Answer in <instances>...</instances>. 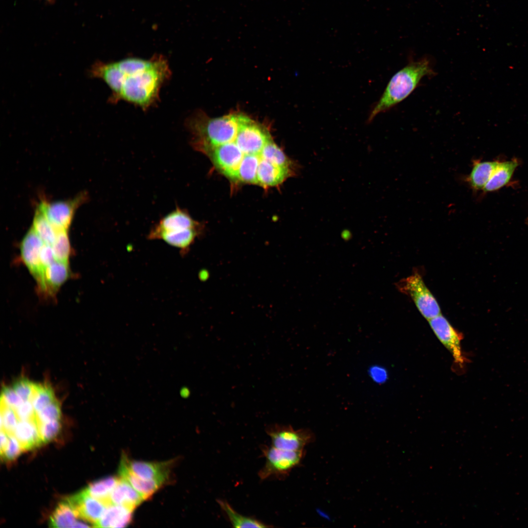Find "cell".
Masks as SVG:
<instances>
[{"mask_svg":"<svg viewBox=\"0 0 528 528\" xmlns=\"http://www.w3.org/2000/svg\"><path fill=\"white\" fill-rule=\"evenodd\" d=\"M171 74L167 59L160 54L149 59L132 57L113 62L97 61L88 71L89 77L101 79L109 86L111 91L110 103L124 101L144 111L159 101L160 89Z\"/></svg>","mask_w":528,"mask_h":528,"instance_id":"obj_1","label":"cell"},{"mask_svg":"<svg viewBox=\"0 0 528 528\" xmlns=\"http://www.w3.org/2000/svg\"><path fill=\"white\" fill-rule=\"evenodd\" d=\"M241 115L230 113L212 118L200 111L193 113L185 121V126L191 134L192 146L204 154L212 147L234 140Z\"/></svg>","mask_w":528,"mask_h":528,"instance_id":"obj_2","label":"cell"},{"mask_svg":"<svg viewBox=\"0 0 528 528\" xmlns=\"http://www.w3.org/2000/svg\"><path fill=\"white\" fill-rule=\"evenodd\" d=\"M434 74L428 58L411 61L391 78L383 94L370 113L368 122H371L377 115L388 110L406 98L423 77Z\"/></svg>","mask_w":528,"mask_h":528,"instance_id":"obj_3","label":"cell"},{"mask_svg":"<svg viewBox=\"0 0 528 528\" xmlns=\"http://www.w3.org/2000/svg\"><path fill=\"white\" fill-rule=\"evenodd\" d=\"M261 450L265 462L258 472L262 480L275 478L283 479L299 465L306 454L305 450L289 451L272 445H263Z\"/></svg>","mask_w":528,"mask_h":528,"instance_id":"obj_4","label":"cell"},{"mask_svg":"<svg viewBox=\"0 0 528 528\" xmlns=\"http://www.w3.org/2000/svg\"><path fill=\"white\" fill-rule=\"evenodd\" d=\"M396 286L400 292L412 299L427 320L441 314L439 304L418 273L402 279L396 284Z\"/></svg>","mask_w":528,"mask_h":528,"instance_id":"obj_5","label":"cell"},{"mask_svg":"<svg viewBox=\"0 0 528 528\" xmlns=\"http://www.w3.org/2000/svg\"><path fill=\"white\" fill-rule=\"evenodd\" d=\"M87 196L82 193L72 199L49 202L42 200L38 208L57 230H67L78 207L85 202Z\"/></svg>","mask_w":528,"mask_h":528,"instance_id":"obj_6","label":"cell"},{"mask_svg":"<svg viewBox=\"0 0 528 528\" xmlns=\"http://www.w3.org/2000/svg\"><path fill=\"white\" fill-rule=\"evenodd\" d=\"M265 431L271 438V445L286 450H304L315 440L314 435L308 429L295 430L290 425L272 424L266 427Z\"/></svg>","mask_w":528,"mask_h":528,"instance_id":"obj_7","label":"cell"},{"mask_svg":"<svg viewBox=\"0 0 528 528\" xmlns=\"http://www.w3.org/2000/svg\"><path fill=\"white\" fill-rule=\"evenodd\" d=\"M44 244L42 240L31 227L23 237L20 246L21 256L23 263L35 279L39 290L46 295L44 270L40 260V252Z\"/></svg>","mask_w":528,"mask_h":528,"instance_id":"obj_8","label":"cell"},{"mask_svg":"<svg viewBox=\"0 0 528 528\" xmlns=\"http://www.w3.org/2000/svg\"><path fill=\"white\" fill-rule=\"evenodd\" d=\"M200 228L184 209L176 208L160 219L151 229L148 236L149 240H160L166 235H178L194 228Z\"/></svg>","mask_w":528,"mask_h":528,"instance_id":"obj_9","label":"cell"},{"mask_svg":"<svg viewBox=\"0 0 528 528\" xmlns=\"http://www.w3.org/2000/svg\"><path fill=\"white\" fill-rule=\"evenodd\" d=\"M428 321L439 340L452 354L454 362L462 367L468 360L462 350V334L454 329L441 314Z\"/></svg>","mask_w":528,"mask_h":528,"instance_id":"obj_10","label":"cell"},{"mask_svg":"<svg viewBox=\"0 0 528 528\" xmlns=\"http://www.w3.org/2000/svg\"><path fill=\"white\" fill-rule=\"evenodd\" d=\"M66 498L77 510L79 517L94 527L109 506L89 495L85 489Z\"/></svg>","mask_w":528,"mask_h":528,"instance_id":"obj_11","label":"cell"},{"mask_svg":"<svg viewBox=\"0 0 528 528\" xmlns=\"http://www.w3.org/2000/svg\"><path fill=\"white\" fill-rule=\"evenodd\" d=\"M127 465L139 477L147 480H155L165 483L168 481L173 462H150L131 460L126 455Z\"/></svg>","mask_w":528,"mask_h":528,"instance_id":"obj_12","label":"cell"},{"mask_svg":"<svg viewBox=\"0 0 528 528\" xmlns=\"http://www.w3.org/2000/svg\"><path fill=\"white\" fill-rule=\"evenodd\" d=\"M119 473L120 477L127 481L145 500L152 497L164 484L159 481L142 479L134 474L127 465L125 454L122 455Z\"/></svg>","mask_w":528,"mask_h":528,"instance_id":"obj_13","label":"cell"},{"mask_svg":"<svg viewBox=\"0 0 528 528\" xmlns=\"http://www.w3.org/2000/svg\"><path fill=\"white\" fill-rule=\"evenodd\" d=\"M13 435L23 451L33 450L43 444L36 420H18Z\"/></svg>","mask_w":528,"mask_h":528,"instance_id":"obj_14","label":"cell"},{"mask_svg":"<svg viewBox=\"0 0 528 528\" xmlns=\"http://www.w3.org/2000/svg\"><path fill=\"white\" fill-rule=\"evenodd\" d=\"M110 500L111 504L120 505L133 511L145 500L127 481L120 477L111 493Z\"/></svg>","mask_w":528,"mask_h":528,"instance_id":"obj_15","label":"cell"},{"mask_svg":"<svg viewBox=\"0 0 528 528\" xmlns=\"http://www.w3.org/2000/svg\"><path fill=\"white\" fill-rule=\"evenodd\" d=\"M133 510L120 505L111 504L105 510L95 527L124 528L132 521Z\"/></svg>","mask_w":528,"mask_h":528,"instance_id":"obj_16","label":"cell"},{"mask_svg":"<svg viewBox=\"0 0 528 528\" xmlns=\"http://www.w3.org/2000/svg\"><path fill=\"white\" fill-rule=\"evenodd\" d=\"M68 263L55 260L44 270L46 295H54L70 275Z\"/></svg>","mask_w":528,"mask_h":528,"instance_id":"obj_17","label":"cell"},{"mask_svg":"<svg viewBox=\"0 0 528 528\" xmlns=\"http://www.w3.org/2000/svg\"><path fill=\"white\" fill-rule=\"evenodd\" d=\"M77 517V510L66 498L56 506L49 517L48 524L52 528H72Z\"/></svg>","mask_w":528,"mask_h":528,"instance_id":"obj_18","label":"cell"},{"mask_svg":"<svg viewBox=\"0 0 528 528\" xmlns=\"http://www.w3.org/2000/svg\"><path fill=\"white\" fill-rule=\"evenodd\" d=\"M499 164L497 161L475 162L467 181L474 189H483Z\"/></svg>","mask_w":528,"mask_h":528,"instance_id":"obj_19","label":"cell"},{"mask_svg":"<svg viewBox=\"0 0 528 528\" xmlns=\"http://www.w3.org/2000/svg\"><path fill=\"white\" fill-rule=\"evenodd\" d=\"M218 504L234 528H268L261 521L253 517L242 515L237 512L226 501L219 499Z\"/></svg>","mask_w":528,"mask_h":528,"instance_id":"obj_20","label":"cell"},{"mask_svg":"<svg viewBox=\"0 0 528 528\" xmlns=\"http://www.w3.org/2000/svg\"><path fill=\"white\" fill-rule=\"evenodd\" d=\"M518 164L515 160L499 162L496 169L483 190L484 192H491L505 185L509 181Z\"/></svg>","mask_w":528,"mask_h":528,"instance_id":"obj_21","label":"cell"},{"mask_svg":"<svg viewBox=\"0 0 528 528\" xmlns=\"http://www.w3.org/2000/svg\"><path fill=\"white\" fill-rule=\"evenodd\" d=\"M119 479L115 476L104 478L90 483L85 489L92 497L102 501L109 506L111 504L110 500L111 493Z\"/></svg>","mask_w":528,"mask_h":528,"instance_id":"obj_22","label":"cell"},{"mask_svg":"<svg viewBox=\"0 0 528 528\" xmlns=\"http://www.w3.org/2000/svg\"><path fill=\"white\" fill-rule=\"evenodd\" d=\"M31 227L45 244L50 245L53 244L58 231L37 208L35 212Z\"/></svg>","mask_w":528,"mask_h":528,"instance_id":"obj_23","label":"cell"},{"mask_svg":"<svg viewBox=\"0 0 528 528\" xmlns=\"http://www.w3.org/2000/svg\"><path fill=\"white\" fill-rule=\"evenodd\" d=\"M67 230H59L55 241L51 245L56 260L68 263L70 254V243Z\"/></svg>","mask_w":528,"mask_h":528,"instance_id":"obj_24","label":"cell"},{"mask_svg":"<svg viewBox=\"0 0 528 528\" xmlns=\"http://www.w3.org/2000/svg\"><path fill=\"white\" fill-rule=\"evenodd\" d=\"M54 394L50 387L37 384L32 401L36 412H39L55 400Z\"/></svg>","mask_w":528,"mask_h":528,"instance_id":"obj_25","label":"cell"},{"mask_svg":"<svg viewBox=\"0 0 528 528\" xmlns=\"http://www.w3.org/2000/svg\"><path fill=\"white\" fill-rule=\"evenodd\" d=\"M18 422L14 410L10 407L1 403L0 430L8 435H13Z\"/></svg>","mask_w":528,"mask_h":528,"instance_id":"obj_26","label":"cell"},{"mask_svg":"<svg viewBox=\"0 0 528 528\" xmlns=\"http://www.w3.org/2000/svg\"><path fill=\"white\" fill-rule=\"evenodd\" d=\"M41 438L43 444L54 440L61 430L60 420H53L38 424Z\"/></svg>","mask_w":528,"mask_h":528,"instance_id":"obj_27","label":"cell"},{"mask_svg":"<svg viewBox=\"0 0 528 528\" xmlns=\"http://www.w3.org/2000/svg\"><path fill=\"white\" fill-rule=\"evenodd\" d=\"M61 411L59 403L55 400L41 411L36 412L38 425L53 420H60Z\"/></svg>","mask_w":528,"mask_h":528,"instance_id":"obj_28","label":"cell"},{"mask_svg":"<svg viewBox=\"0 0 528 528\" xmlns=\"http://www.w3.org/2000/svg\"><path fill=\"white\" fill-rule=\"evenodd\" d=\"M37 383H34L30 381L21 379L16 381L12 387L16 394L23 401L29 400L32 397Z\"/></svg>","mask_w":528,"mask_h":528,"instance_id":"obj_29","label":"cell"},{"mask_svg":"<svg viewBox=\"0 0 528 528\" xmlns=\"http://www.w3.org/2000/svg\"><path fill=\"white\" fill-rule=\"evenodd\" d=\"M24 451L19 441L13 435H9L7 446L4 452L0 455L4 462L15 461Z\"/></svg>","mask_w":528,"mask_h":528,"instance_id":"obj_30","label":"cell"},{"mask_svg":"<svg viewBox=\"0 0 528 528\" xmlns=\"http://www.w3.org/2000/svg\"><path fill=\"white\" fill-rule=\"evenodd\" d=\"M32 397L30 399L28 400H22V402L16 407H11L14 410L18 420H37L36 412L34 409L32 401Z\"/></svg>","mask_w":528,"mask_h":528,"instance_id":"obj_31","label":"cell"},{"mask_svg":"<svg viewBox=\"0 0 528 528\" xmlns=\"http://www.w3.org/2000/svg\"><path fill=\"white\" fill-rule=\"evenodd\" d=\"M40 260L44 270L56 260L51 245L45 243L43 245L40 252Z\"/></svg>","mask_w":528,"mask_h":528,"instance_id":"obj_32","label":"cell"},{"mask_svg":"<svg viewBox=\"0 0 528 528\" xmlns=\"http://www.w3.org/2000/svg\"><path fill=\"white\" fill-rule=\"evenodd\" d=\"M9 440V435L5 431L0 432V455L5 451Z\"/></svg>","mask_w":528,"mask_h":528,"instance_id":"obj_33","label":"cell"},{"mask_svg":"<svg viewBox=\"0 0 528 528\" xmlns=\"http://www.w3.org/2000/svg\"><path fill=\"white\" fill-rule=\"evenodd\" d=\"M374 373L377 374H374V375H374V377L378 381L383 382L387 378V374L384 369L381 368H376L374 369Z\"/></svg>","mask_w":528,"mask_h":528,"instance_id":"obj_34","label":"cell"},{"mask_svg":"<svg viewBox=\"0 0 528 528\" xmlns=\"http://www.w3.org/2000/svg\"><path fill=\"white\" fill-rule=\"evenodd\" d=\"M90 526L83 522L76 521L72 528H88Z\"/></svg>","mask_w":528,"mask_h":528,"instance_id":"obj_35","label":"cell"},{"mask_svg":"<svg viewBox=\"0 0 528 528\" xmlns=\"http://www.w3.org/2000/svg\"><path fill=\"white\" fill-rule=\"evenodd\" d=\"M44 0L46 2H47L48 3H53L54 2V1H55V0Z\"/></svg>","mask_w":528,"mask_h":528,"instance_id":"obj_36","label":"cell"}]
</instances>
